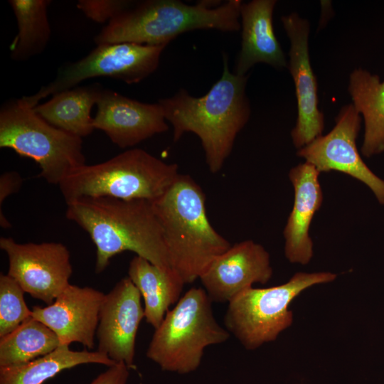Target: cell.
<instances>
[{
  "instance_id": "cell-1",
  "label": "cell",
  "mask_w": 384,
  "mask_h": 384,
  "mask_svg": "<svg viewBox=\"0 0 384 384\" xmlns=\"http://www.w3.org/2000/svg\"><path fill=\"white\" fill-rule=\"evenodd\" d=\"M228 60L224 53L223 74L203 96L195 97L181 88L172 97L158 101L173 127L174 142L187 132L198 136L213 174L221 170L250 115L245 93L248 76L230 72Z\"/></svg>"
},
{
  "instance_id": "cell-2",
  "label": "cell",
  "mask_w": 384,
  "mask_h": 384,
  "mask_svg": "<svg viewBox=\"0 0 384 384\" xmlns=\"http://www.w3.org/2000/svg\"><path fill=\"white\" fill-rule=\"evenodd\" d=\"M65 216L86 231L95 244L96 273L103 272L113 257L124 251L156 266L171 267L151 201L83 198L67 204Z\"/></svg>"
},
{
  "instance_id": "cell-3",
  "label": "cell",
  "mask_w": 384,
  "mask_h": 384,
  "mask_svg": "<svg viewBox=\"0 0 384 384\" xmlns=\"http://www.w3.org/2000/svg\"><path fill=\"white\" fill-rule=\"evenodd\" d=\"M170 267L185 284H191L231 246L212 226L206 195L187 174H179L170 188L153 201Z\"/></svg>"
},
{
  "instance_id": "cell-4",
  "label": "cell",
  "mask_w": 384,
  "mask_h": 384,
  "mask_svg": "<svg viewBox=\"0 0 384 384\" xmlns=\"http://www.w3.org/2000/svg\"><path fill=\"white\" fill-rule=\"evenodd\" d=\"M201 1L188 5L177 0H148L134 3L108 22L95 37L97 45L134 43L167 46L178 35L196 29L235 32L240 28V0L219 6Z\"/></svg>"
},
{
  "instance_id": "cell-5",
  "label": "cell",
  "mask_w": 384,
  "mask_h": 384,
  "mask_svg": "<svg viewBox=\"0 0 384 384\" xmlns=\"http://www.w3.org/2000/svg\"><path fill=\"white\" fill-rule=\"evenodd\" d=\"M179 174L177 164L135 148L104 162L85 164L68 174L58 186L66 204L98 197L153 202L170 188Z\"/></svg>"
},
{
  "instance_id": "cell-6",
  "label": "cell",
  "mask_w": 384,
  "mask_h": 384,
  "mask_svg": "<svg viewBox=\"0 0 384 384\" xmlns=\"http://www.w3.org/2000/svg\"><path fill=\"white\" fill-rule=\"evenodd\" d=\"M230 336L215 319L205 289L192 287L155 329L146 354L162 370L187 374L198 368L206 348Z\"/></svg>"
},
{
  "instance_id": "cell-7",
  "label": "cell",
  "mask_w": 384,
  "mask_h": 384,
  "mask_svg": "<svg viewBox=\"0 0 384 384\" xmlns=\"http://www.w3.org/2000/svg\"><path fill=\"white\" fill-rule=\"evenodd\" d=\"M0 147L33 159L41 169L39 176L58 186L86 164L82 138L51 125L23 98L1 108Z\"/></svg>"
},
{
  "instance_id": "cell-8",
  "label": "cell",
  "mask_w": 384,
  "mask_h": 384,
  "mask_svg": "<svg viewBox=\"0 0 384 384\" xmlns=\"http://www.w3.org/2000/svg\"><path fill=\"white\" fill-rule=\"evenodd\" d=\"M335 278L331 272H297L281 285L246 289L228 303L225 328L247 349L273 341L292 322V301L306 288Z\"/></svg>"
},
{
  "instance_id": "cell-9",
  "label": "cell",
  "mask_w": 384,
  "mask_h": 384,
  "mask_svg": "<svg viewBox=\"0 0 384 384\" xmlns=\"http://www.w3.org/2000/svg\"><path fill=\"white\" fill-rule=\"evenodd\" d=\"M166 45L134 43L100 44L83 58L62 67L56 78L32 95L22 98L31 107L49 95L75 87L96 77H108L127 84L138 83L158 68Z\"/></svg>"
},
{
  "instance_id": "cell-10",
  "label": "cell",
  "mask_w": 384,
  "mask_h": 384,
  "mask_svg": "<svg viewBox=\"0 0 384 384\" xmlns=\"http://www.w3.org/2000/svg\"><path fill=\"white\" fill-rule=\"evenodd\" d=\"M0 248L8 257L7 274L32 297L51 304L70 284L73 267L63 243H18L1 237Z\"/></svg>"
},
{
  "instance_id": "cell-11",
  "label": "cell",
  "mask_w": 384,
  "mask_h": 384,
  "mask_svg": "<svg viewBox=\"0 0 384 384\" xmlns=\"http://www.w3.org/2000/svg\"><path fill=\"white\" fill-rule=\"evenodd\" d=\"M361 117L353 105L343 106L336 118V125L326 135H321L299 149L297 156L304 158L319 173L336 171L364 183L384 205V181L364 163L356 146Z\"/></svg>"
},
{
  "instance_id": "cell-12",
  "label": "cell",
  "mask_w": 384,
  "mask_h": 384,
  "mask_svg": "<svg viewBox=\"0 0 384 384\" xmlns=\"http://www.w3.org/2000/svg\"><path fill=\"white\" fill-rule=\"evenodd\" d=\"M144 318L139 291L129 277L122 278L103 299L96 332L97 351L134 368L136 336Z\"/></svg>"
},
{
  "instance_id": "cell-13",
  "label": "cell",
  "mask_w": 384,
  "mask_h": 384,
  "mask_svg": "<svg viewBox=\"0 0 384 384\" xmlns=\"http://www.w3.org/2000/svg\"><path fill=\"white\" fill-rule=\"evenodd\" d=\"M281 20L290 40L289 70L298 106V117L291 135L294 145L301 149L322 135L324 117L318 107L317 82L309 60V23L297 14L284 16Z\"/></svg>"
},
{
  "instance_id": "cell-14",
  "label": "cell",
  "mask_w": 384,
  "mask_h": 384,
  "mask_svg": "<svg viewBox=\"0 0 384 384\" xmlns=\"http://www.w3.org/2000/svg\"><path fill=\"white\" fill-rule=\"evenodd\" d=\"M272 276L268 252L252 240L231 245L201 276L212 302L228 303L255 283L265 284Z\"/></svg>"
},
{
  "instance_id": "cell-15",
  "label": "cell",
  "mask_w": 384,
  "mask_h": 384,
  "mask_svg": "<svg viewBox=\"0 0 384 384\" xmlns=\"http://www.w3.org/2000/svg\"><path fill=\"white\" fill-rule=\"evenodd\" d=\"M97 107L95 129L104 132L119 148L136 146L169 129L159 102L143 103L103 89Z\"/></svg>"
},
{
  "instance_id": "cell-16",
  "label": "cell",
  "mask_w": 384,
  "mask_h": 384,
  "mask_svg": "<svg viewBox=\"0 0 384 384\" xmlns=\"http://www.w3.org/2000/svg\"><path fill=\"white\" fill-rule=\"evenodd\" d=\"M105 296L92 287L70 284L51 304L33 306L31 316L49 327L61 345L77 342L92 349Z\"/></svg>"
},
{
  "instance_id": "cell-17",
  "label": "cell",
  "mask_w": 384,
  "mask_h": 384,
  "mask_svg": "<svg viewBox=\"0 0 384 384\" xmlns=\"http://www.w3.org/2000/svg\"><path fill=\"white\" fill-rule=\"evenodd\" d=\"M319 174L314 166L306 161L292 168L289 173L294 198L283 234L285 256L293 263L306 265L313 256V242L309 231L323 201Z\"/></svg>"
},
{
  "instance_id": "cell-18",
  "label": "cell",
  "mask_w": 384,
  "mask_h": 384,
  "mask_svg": "<svg viewBox=\"0 0 384 384\" xmlns=\"http://www.w3.org/2000/svg\"><path fill=\"white\" fill-rule=\"evenodd\" d=\"M276 3L275 0L242 3V41L233 71L235 75H246L257 63H265L277 69L287 66L284 53L273 28L272 15Z\"/></svg>"
},
{
  "instance_id": "cell-19",
  "label": "cell",
  "mask_w": 384,
  "mask_h": 384,
  "mask_svg": "<svg viewBox=\"0 0 384 384\" xmlns=\"http://www.w3.org/2000/svg\"><path fill=\"white\" fill-rule=\"evenodd\" d=\"M128 277L144 299L146 321L156 329L181 297L185 283L172 268L156 266L137 255L129 262Z\"/></svg>"
},
{
  "instance_id": "cell-20",
  "label": "cell",
  "mask_w": 384,
  "mask_h": 384,
  "mask_svg": "<svg viewBox=\"0 0 384 384\" xmlns=\"http://www.w3.org/2000/svg\"><path fill=\"white\" fill-rule=\"evenodd\" d=\"M102 90L100 85L75 87L52 95L33 109L51 125L82 138L95 130L91 110Z\"/></svg>"
},
{
  "instance_id": "cell-21",
  "label": "cell",
  "mask_w": 384,
  "mask_h": 384,
  "mask_svg": "<svg viewBox=\"0 0 384 384\" xmlns=\"http://www.w3.org/2000/svg\"><path fill=\"white\" fill-rule=\"evenodd\" d=\"M348 91L355 109L364 119L362 154L368 158L384 152V80L358 68L351 74Z\"/></svg>"
},
{
  "instance_id": "cell-22",
  "label": "cell",
  "mask_w": 384,
  "mask_h": 384,
  "mask_svg": "<svg viewBox=\"0 0 384 384\" xmlns=\"http://www.w3.org/2000/svg\"><path fill=\"white\" fill-rule=\"evenodd\" d=\"M87 363L110 367L116 363L98 351H73L68 345H60L26 363L0 367V384H43L64 370Z\"/></svg>"
},
{
  "instance_id": "cell-23",
  "label": "cell",
  "mask_w": 384,
  "mask_h": 384,
  "mask_svg": "<svg viewBox=\"0 0 384 384\" xmlns=\"http://www.w3.org/2000/svg\"><path fill=\"white\" fill-rule=\"evenodd\" d=\"M18 33L10 46L14 60L23 61L41 53L50 38L47 9L49 0H10Z\"/></svg>"
},
{
  "instance_id": "cell-24",
  "label": "cell",
  "mask_w": 384,
  "mask_h": 384,
  "mask_svg": "<svg viewBox=\"0 0 384 384\" xmlns=\"http://www.w3.org/2000/svg\"><path fill=\"white\" fill-rule=\"evenodd\" d=\"M60 345L58 337L49 327L31 316L14 331L0 338V367L26 363Z\"/></svg>"
},
{
  "instance_id": "cell-25",
  "label": "cell",
  "mask_w": 384,
  "mask_h": 384,
  "mask_svg": "<svg viewBox=\"0 0 384 384\" xmlns=\"http://www.w3.org/2000/svg\"><path fill=\"white\" fill-rule=\"evenodd\" d=\"M23 289L9 275L0 274V338L17 329L30 318V310L24 300Z\"/></svg>"
},
{
  "instance_id": "cell-26",
  "label": "cell",
  "mask_w": 384,
  "mask_h": 384,
  "mask_svg": "<svg viewBox=\"0 0 384 384\" xmlns=\"http://www.w3.org/2000/svg\"><path fill=\"white\" fill-rule=\"evenodd\" d=\"M134 4L128 0H80L77 7L92 21L105 23L113 20Z\"/></svg>"
},
{
  "instance_id": "cell-27",
  "label": "cell",
  "mask_w": 384,
  "mask_h": 384,
  "mask_svg": "<svg viewBox=\"0 0 384 384\" xmlns=\"http://www.w3.org/2000/svg\"><path fill=\"white\" fill-rule=\"evenodd\" d=\"M129 368L124 363H116L99 374L89 384H127Z\"/></svg>"
},
{
  "instance_id": "cell-28",
  "label": "cell",
  "mask_w": 384,
  "mask_h": 384,
  "mask_svg": "<svg viewBox=\"0 0 384 384\" xmlns=\"http://www.w3.org/2000/svg\"><path fill=\"white\" fill-rule=\"evenodd\" d=\"M23 179L16 171H8L0 177V208L2 203L11 194L16 193L21 187Z\"/></svg>"
}]
</instances>
